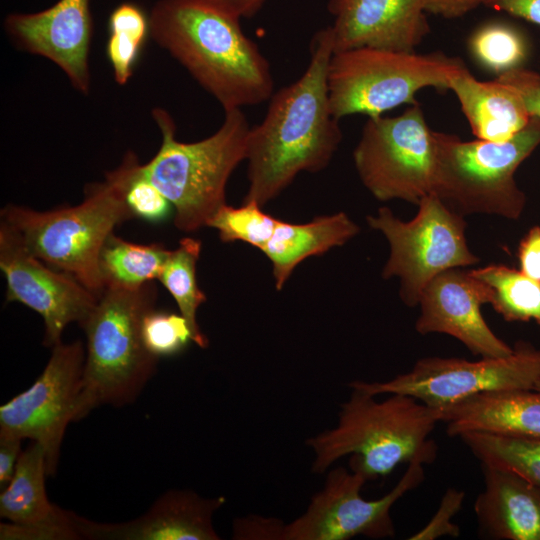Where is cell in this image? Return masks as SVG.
I'll return each mask as SVG.
<instances>
[{
  "label": "cell",
  "instance_id": "ba28073f",
  "mask_svg": "<svg viewBox=\"0 0 540 540\" xmlns=\"http://www.w3.org/2000/svg\"><path fill=\"white\" fill-rule=\"evenodd\" d=\"M464 68L462 59L439 51H337L327 73L330 108L337 120L353 114L379 117L397 106L418 103L415 95L423 88L449 90L451 77Z\"/></svg>",
  "mask_w": 540,
  "mask_h": 540
},
{
  "label": "cell",
  "instance_id": "603a6c76",
  "mask_svg": "<svg viewBox=\"0 0 540 540\" xmlns=\"http://www.w3.org/2000/svg\"><path fill=\"white\" fill-rule=\"evenodd\" d=\"M46 476L48 473L45 452L39 443L31 441L22 451L11 481L1 490V519L21 525L65 519L70 511L49 501Z\"/></svg>",
  "mask_w": 540,
  "mask_h": 540
},
{
  "label": "cell",
  "instance_id": "e0dca14e",
  "mask_svg": "<svg viewBox=\"0 0 540 540\" xmlns=\"http://www.w3.org/2000/svg\"><path fill=\"white\" fill-rule=\"evenodd\" d=\"M427 0H329L334 52L371 47L415 52L430 33Z\"/></svg>",
  "mask_w": 540,
  "mask_h": 540
},
{
  "label": "cell",
  "instance_id": "ab89813d",
  "mask_svg": "<svg viewBox=\"0 0 540 540\" xmlns=\"http://www.w3.org/2000/svg\"><path fill=\"white\" fill-rule=\"evenodd\" d=\"M485 2L486 0H427L426 11L446 19H454L484 5Z\"/></svg>",
  "mask_w": 540,
  "mask_h": 540
},
{
  "label": "cell",
  "instance_id": "2e32d148",
  "mask_svg": "<svg viewBox=\"0 0 540 540\" xmlns=\"http://www.w3.org/2000/svg\"><path fill=\"white\" fill-rule=\"evenodd\" d=\"M489 303L488 287L471 272L452 268L434 277L422 291L415 330L421 335L443 333L483 358L513 353L488 326L481 306Z\"/></svg>",
  "mask_w": 540,
  "mask_h": 540
},
{
  "label": "cell",
  "instance_id": "83f0119b",
  "mask_svg": "<svg viewBox=\"0 0 540 540\" xmlns=\"http://www.w3.org/2000/svg\"><path fill=\"white\" fill-rule=\"evenodd\" d=\"M459 437L482 465L511 471L540 489V448L534 439L484 432Z\"/></svg>",
  "mask_w": 540,
  "mask_h": 540
},
{
  "label": "cell",
  "instance_id": "5bb4252c",
  "mask_svg": "<svg viewBox=\"0 0 540 540\" xmlns=\"http://www.w3.org/2000/svg\"><path fill=\"white\" fill-rule=\"evenodd\" d=\"M0 268L6 280V302H19L44 322L43 344L62 341L65 328L86 319L98 296L69 273L32 255L14 232L0 225Z\"/></svg>",
  "mask_w": 540,
  "mask_h": 540
},
{
  "label": "cell",
  "instance_id": "1f68e13d",
  "mask_svg": "<svg viewBox=\"0 0 540 540\" xmlns=\"http://www.w3.org/2000/svg\"><path fill=\"white\" fill-rule=\"evenodd\" d=\"M125 200L133 217L146 222L160 223L174 214L168 198L143 174L139 160L128 179Z\"/></svg>",
  "mask_w": 540,
  "mask_h": 540
},
{
  "label": "cell",
  "instance_id": "e575fe53",
  "mask_svg": "<svg viewBox=\"0 0 540 540\" xmlns=\"http://www.w3.org/2000/svg\"><path fill=\"white\" fill-rule=\"evenodd\" d=\"M514 87L521 97L529 113L540 118V74L523 67L504 72L496 78Z\"/></svg>",
  "mask_w": 540,
  "mask_h": 540
},
{
  "label": "cell",
  "instance_id": "836d02e7",
  "mask_svg": "<svg viewBox=\"0 0 540 540\" xmlns=\"http://www.w3.org/2000/svg\"><path fill=\"white\" fill-rule=\"evenodd\" d=\"M465 493L457 488H448L444 493L438 510L431 520L418 532L409 537L410 540H434L443 536L458 537L460 528L451 522L452 517L460 510Z\"/></svg>",
  "mask_w": 540,
  "mask_h": 540
},
{
  "label": "cell",
  "instance_id": "5b68a950",
  "mask_svg": "<svg viewBox=\"0 0 540 540\" xmlns=\"http://www.w3.org/2000/svg\"><path fill=\"white\" fill-rule=\"evenodd\" d=\"M157 288L106 286L79 325L86 335V356L75 421L102 405L134 403L155 375L159 358L142 339V321L155 308Z\"/></svg>",
  "mask_w": 540,
  "mask_h": 540
},
{
  "label": "cell",
  "instance_id": "ac0fdd59",
  "mask_svg": "<svg viewBox=\"0 0 540 540\" xmlns=\"http://www.w3.org/2000/svg\"><path fill=\"white\" fill-rule=\"evenodd\" d=\"M225 500L188 489L168 490L133 520L99 523L79 516V531L90 540H219L213 516Z\"/></svg>",
  "mask_w": 540,
  "mask_h": 540
},
{
  "label": "cell",
  "instance_id": "4fadbf2b",
  "mask_svg": "<svg viewBox=\"0 0 540 540\" xmlns=\"http://www.w3.org/2000/svg\"><path fill=\"white\" fill-rule=\"evenodd\" d=\"M424 480L423 464L409 463L390 492L376 500H365L361 489L365 477L337 467L326 477L307 509L285 524L283 540H348L356 536L383 539L395 535L391 508Z\"/></svg>",
  "mask_w": 540,
  "mask_h": 540
},
{
  "label": "cell",
  "instance_id": "30bf717a",
  "mask_svg": "<svg viewBox=\"0 0 540 540\" xmlns=\"http://www.w3.org/2000/svg\"><path fill=\"white\" fill-rule=\"evenodd\" d=\"M358 176L379 201L418 204L433 192V130L419 103L395 117L368 118L353 151Z\"/></svg>",
  "mask_w": 540,
  "mask_h": 540
},
{
  "label": "cell",
  "instance_id": "7bdbcfd3",
  "mask_svg": "<svg viewBox=\"0 0 540 540\" xmlns=\"http://www.w3.org/2000/svg\"><path fill=\"white\" fill-rule=\"evenodd\" d=\"M533 439V438H532ZM535 443L537 444V446L540 448V438L539 439H534Z\"/></svg>",
  "mask_w": 540,
  "mask_h": 540
},
{
  "label": "cell",
  "instance_id": "9a60e30c",
  "mask_svg": "<svg viewBox=\"0 0 540 540\" xmlns=\"http://www.w3.org/2000/svg\"><path fill=\"white\" fill-rule=\"evenodd\" d=\"M90 3L58 0L42 11L10 13L4 19V30L15 47L53 62L82 94H88L91 86L94 26Z\"/></svg>",
  "mask_w": 540,
  "mask_h": 540
},
{
  "label": "cell",
  "instance_id": "8992f818",
  "mask_svg": "<svg viewBox=\"0 0 540 540\" xmlns=\"http://www.w3.org/2000/svg\"><path fill=\"white\" fill-rule=\"evenodd\" d=\"M151 115L162 141L152 159L141 164L142 172L173 205L177 229L197 231L226 204V185L246 160L251 127L242 109H232L225 111L215 133L187 143L177 140L176 125L168 111L155 107Z\"/></svg>",
  "mask_w": 540,
  "mask_h": 540
},
{
  "label": "cell",
  "instance_id": "7c38bea8",
  "mask_svg": "<svg viewBox=\"0 0 540 540\" xmlns=\"http://www.w3.org/2000/svg\"><path fill=\"white\" fill-rule=\"evenodd\" d=\"M85 356L81 340L61 341L33 384L0 406V435L39 443L48 476L56 474L66 429L75 422Z\"/></svg>",
  "mask_w": 540,
  "mask_h": 540
},
{
  "label": "cell",
  "instance_id": "44dd1931",
  "mask_svg": "<svg viewBox=\"0 0 540 540\" xmlns=\"http://www.w3.org/2000/svg\"><path fill=\"white\" fill-rule=\"evenodd\" d=\"M449 90L456 95L472 133L479 140L505 142L532 117L514 87L498 79L479 81L467 67L451 77Z\"/></svg>",
  "mask_w": 540,
  "mask_h": 540
},
{
  "label": "cell",
  "instance_id": "d6a6232c",
  "mask_svg": "<svg viewBox=\"0 0 540 540\" xmlns=\"http://www.w3.org/2000/svg\"><path fill=\"white\" fill-rule=\"evenodd\" d=\"M1 540H80L78 515L71 512L62 520L31 525L1 522Z\"/></svg>",
  "mask_w": 540,
  "mask_h": 540
},
{
  "label": "cell",
  "instance_id": "4dcf8cb0",
  "mask_svg": "<svg viewBox=\"0 0 540 540\" xmlns=\"http://www.w3.org/2000/svg\"><path fill=\"white\" fill-rule=\"evenodd\" d=\"M142 339L146 349L159 359L178 354L193 342L189 325L180 313L155 308L143 318Z\"/></svg>",
  "mask_w": 540,
  "mask_h": 540
},
{
  "label": "cell",
  "instance_id": "f35d334b",
  "mask_svg": "<svg viewBox=\"0 0 540 540\" xmlns=\"http://www.w3.org/2000/svg\"><path fill=\"white\" fill-rule=\"evenodd\" d=\"M484 5L540 26V0H486Z\"/></svg>",
  "mask_w": 540,
  "mask_h": 540
},
{
  "label": "cell",
  "instance_id": "60d3db41",
  "mask_svg": "<svg viewBox=\"0 0 540 540\" xmlns=\"http://www.w3.org/2000/svg\"><path fill=\"white\" fill-rule=\"evenodd\" d=\"M220 7L238 18H250L262 7L265 0H214Z\"/></svg>",
  "mask_w": 540,
  "mask_h": 540
},
{
  "label": "cell",
  "instance_id": "74e56055",
  "mask_svg": "<svg viewBox=\"0 0 540 540\" xmlns=\"http://www.w3.org/2000/svg\"><path fill=\"white\" fill-rule=\"evenodd\" d=\"M22 440L0 435V490L11 481L22 453Z\"/></svg>",
  "mask_w": 540,
  "mask_h": 540
},
{
  "label": "cell",
  "instance_id": "7a4b0ae2",
  "mask_svg": "<svg viewBox=\"0 0 540 540\" xmlns=\"http://www.w3.org/2000/svg\"><path fill=\"white\" fill-rule=\"evenodd\" d=\"M151 38L222 106L257 105L273 94L271 67L242 31L240 18L214 0H158Z\"/></svg>",
  "mask_w": 540,
  "mask_h": 540
},
{
  "label": "cell",
  "instance_id": "f546056e",
  "mask_svg": "<svg viewBox=\"0 0 540 540\" xmlns=\"http://www.w3.org/2000/svg\"><path fill=\"white\" fill-rule=\"evenodd\" d=\"M469 47L482 65L499 75L521 67L526 57V44L521 34L501 23L478 28L470 37Z\"/></svg>",
  "mask_w": 540,
  "mask_h": 540
},
{
  "label": "cell",
  "instance_id": "3957f363",
  "mask_svg": "<svg viewBox=\"0 0 540 540\" xmlns=\"http://www.w3.org/2000/svg\"><path fill=\"white\" fill-rule=\"evenodd\" d=\"M352 392L341 405L334 428L307 439L314 459L311 471L324 473L342 457L367 481L388 476L400 464H431L438 446L431 434L440 422L438 409L403 394L377 401L365 391Z\"/></svg>",
  "mask_w": 540,
  "mask_h": 540
},
{
  "label": "cell",
  "instance_id": "cb8c5ba5",
  "mask_svg": "<svg viewBox=\"0 0 540 540\" xmlns=\"http://www.w3.org/2000/svg\"><path fill=\"white\" fill-rule=\"evenodd\" d=\"M169 253L162 244H136L112 233L99 256L105 287L137 289L158 280Z\"/></svg>",
  "mask_w": 540,
  "mask_h": 540
},
{
  "label": "cell",
  "instance_id": "b9f144b4",
  "mask_svg": "<svg viewBox=\"0 0 540 540\" xmlns=\"http://www.w3.org/2000/svg\"><path fill=\"white\" fill-rule=\"evenodd\" d=\"M533 389L536 390V391H538V392H540V373H539V375H538V378H537V380H536V382H535V385H534V388H533Z\"/></svg>",
  "mask_w": 540,
  "mask_h": 540
},
{
  "label": "cell",
  "instance_id": "d590c367",
  "mask_svg": "<svg viewBox=\"0 0 540 540\" xmlns=\"http://www.w3.org/2000/svg\"><path fill=\"white\" fill-rule=\"evenodd\" d=\"M285 523L275 518L250 515L234 521L233 539L283 540Z\"/></svg>",
  "mask_w": 540,
  "mask_h": 540
},
{
  "label": "cell",
  "instance_id": "52a82bcc",
  "mask_svg": "<svg viewBox=\"0 0 540 540\" xmlns=\"http://www.w3.org/2000/svg\"><path fill=\"white\" fill-rule=\"evenodd\" d=\"M435 164L432 194L461 216L498 215L517 219L525 195L515 182V172L540 145V118L505 142L464 141L433 131Z\"/></svg>",
  "mask_w": 540,
  "mask_h": 540
},
{
  "label": "cell",
  "instance_id": "8d00e7d4",
  "mask_svg": "<svg viewBox=\"0 0 540 540\" xmlns=\"http://www.w3.org/2000/svg\"><path fill=\"white\" fill-rule=\"evenodd\" d=\"M520 271L540 281V227H532L520 241L518 247Z\"/></svg>",
  "mask_w": 540,
  "mask_h": 540
},
{
  "label": "cell",
  "instance_id": "d6986e66",
  "mask_svg": "<svg viewBox=\"0 0 540 540\" xmlns=\"http://www.w3.org/2000/svg\"><path fill=\"white\" fill-rule=\"evenodd\" d=\"M439 413L452 437L484 432L540 438V392L534 389L484 392L439 409Z\"/></svg>",
  "mask_w": 540,
  "mask_h": 540
},
{
  "label": "cell",
  "instance_id": "f1b7e54d",
  "mask_svg": "<svg viewBox=\"0 0 540 540\" xmlns=\"http://www.w3.org/2000/svg\"><path fill=\"white\" fill-rule=\"evenodd\" d=\"M279 219L265 213L256 201H243L240 207L223 205L208 221L222 242L242 241L260 251L272 237Z\"/></svg>",
  "mask_w": 540,
  "mask_h": 540
},
{
  "label": "cell",
  "instance_id": "ffe728a7",
  "mask_svg": "<svg viewBox=\"0 0 540 540\" xmlns=\"http://www.w3.org/2000/svg\"><path fill=\"white\" fill-rule=\"evenodd\" d=\"M482 468L484 488L474 504L481 532L496 540H540V489L511 471Z\"/></svg>",
  "mask_w": 540,
  "mask_h": 540
},
{
  "label": "cell",
  "instance_id": "9c48e42d",
  "mask_svg": "<svg viewBox=\"0 0 540 540\" xmlns=\"http://www.w3.org/2000/svg\"><path fill=\"white\" fill-rule=\"evenodd\" d=\"M417 206L416 216L407 222L387 207L367 216L369 226L381 232L389 244L382 277L399 278L400 297L410 307L419 304L422 291L438 274L475 265L480 260L468 247L463 216L432 193Z\"/></svg>",
  "mask_w": 540,
  "mask_h": 540
},
{
  "label": "cell",
  "instance_id": "4316f807",
  "mask_svg": "<svg viewBox=\"0 0 540 540\" xmlns=\"http://www.w3.org/2000/svg\"><path fill=\"white\" fill-rule=\"evenodd\" d=\"M149 37V13L140 5L122 2L112 10L108 18L106 56L117 84L125 85L131 79Z\"/></svg>",
  "mask_w": 540,
  "mask_h": 540
},
{
  "label": "cell",
  "instance_id": "d4e9b609",
  "mask_svg": "<svg viewBox=\"0 0 540 540\" xmlns=\"http://www.w3.org/2000/svg\"><path fill=\"white\" fill-rule=\"evenodd\" d=\"M200 252V240L191 237L181 239L178 247L170 250L158 280L174 298L179 313L186 319L193 342L200 348H207L209 341L197 322V310L206 301L196 277Z\"/></svg>",
  "mask_w": 540,
  "mask_h": 540
},
{
  "label": "cell",
  "instance_id": "484cf974",
  "mask_svg": "<svg viewBox=\"0 0 540 540\" xmlns=\"http://www.w3.org/2000/svg\"><path fill=\"white\" fill-rule=\"evenodd\" d=\"M470 272L488 287L489 304L506 321L533 320L540 327V281L499 264Z\"/></svg>",
  "mask_w": 540,
  "mask_h": 540
},
{
  "label": "cell",
  "instance_id": "8fae6325",
  "mask_svg": "<svg viewBox=\"0 0 540 540\" xmlns=\"http://www.w3.org/2000/svg\"><path fill=\"white\" fill-rule=\"evenodd\" d=\"M540 373V350L519 342L511 355L469 361L457 357H425L406 373L386 382L354 381L350 388L374 396L403 394L434 409H443L489 391L533 389Z\"/></svg>",
  "mask_w": 540,
  "mask_h": 540
},
{
  "label": "cell",
  "instance_id": "7402d4cb",
  "mask_svg": "<svg viewBox=\"0 0 540 540\" xmlns=\"http://www.w3.org/2000/svg\"><path fill=\"white\" fill-rule=\"evenodd\" d=\"M360 228L344 212L316 217L310 222L294 224L279 220L262 252L272 263L277 290H281L298 264L342 246Z\"/></svg>",
  "mask_w": 540,
  "mask_h": 540
},
{
  "label": "cell",
  "instance_id": "277c9868",
  "mask_svg": "<svg viewBox=\"0 0 540 540\" xmlns=\"http://www.w3.org/2000/svg\"><path fill=\"white\" fill-rule=\"evenodd\" d=\"M137 160L134 152L127 151L104 181L86 187L78 205L37 211L10 204L1 210V223L32 255L69 273L99 296L105 288L99 268L101 249L117 225L134 218L125 189Z\"/></svg>",
  "mask_w": 540,
  "mask_h": 540
},
{
  "label": "cell",
  "instance_id": "6da1fadb",
  "mask_svg": "<svg viewBox=\"0 0 540 540\" xmlns=\"http://www.w3.org/2000/svg\"><path fill=\"white\" fill-rule=\"evenodd\" d=\"M334 53L329 27L310 43L304 73L270 97L266 114L251 127L247 141L248 191L243 201L264 206L286 189L301 172L327 167L342 141L331 111L327 73Z\"/></svg>",
  "mask_w": 540,
  "mask_h": 540
}]
</instances>
